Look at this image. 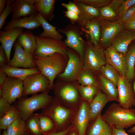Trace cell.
Wrapping results in <instances>:
<instances>
[{
	"mask_svg": "<svg viewBox=\"0 0 135 135\" xmlns=\"http://www.w3.org/2000/svg\"><path fill=\"white\" fill-rule=\"evenodd\" d=\"M102 116L112 127L124 129L135 125V109L123 108L118 103L112 104Z\"/></svg>",
	"mask_w": 135,
	"mask_h": 135,
	"instance_id": "1",
	"label": "cell"
},
{
	"mask_svg": "<svg viewBox=\"0 0 135 135\" xmlns=\"http://www.w3.org/2000/svg\"><path fill=\"white\" fill-rule=\"evenodd\" d=\"M37 67L40 73L47 78L50 81L48 89L53 88L54 82L56 76L62 72L64 69L65 58L61 54L55 53L46 57L33 56Z\"/></svg>",
	"mask_w": 135,
	"mask_h": 135,
	"instance_id": "2",
	"label": "cell"
},
{
	"mask_svg": "<svg viewBox=\"0 0 135 135\" xmlns=\"http://www.w3.org/2000/svg\"><path fill=\"white\" fill-rule=\"evenodd\" d=\"M76 110L66 107L55 98L43 109V114L53 120L56 130L59 131L66 129L71 124H69L71 123Z\"/></svg>",
	"mask_w": 135,
	"mask_h": 135,
	"instance_id": "3",
	"label": "cell"
},
{
	"mask_svg": "<svg viewBox=\"0 0 135 135\" xmlns=\"http://www.w3.org/2000/svg\"><path fill=\"white\" fill-rule=\"evenodd\" d=\"M49 90L42 93L24 98L20 100L16 106L20 116L25 121L35 111L44 109L52 102L54 98L48 94Z\"/></svg>",
	"mask_w": 135,
	"mask_h": 135,
	"instance_id": "4",
	"label": "cell"
},
{
	"mask_svg": "<svg viewBox=\"0 0 135 135\" xmlns=\"http://www.w3.org/2000/svg\"><path fill=\"white\" fill-rule=\"evenodd\" d=\"M36 48L33 56L46 57L59 53L66 58L67 49L64 42L35 35Z\"/></svg>",
	"mask_w": 135,
	"mask_h": 135,
	"instance_id": "5",
	"label": "cell"
},
{
	"mask_svg": "<svg viewBox=\"0 0 135 135\" xmlns=\"http://www.w3.org/2000/svg\"><path fill=\"white\" fill-rule=\"evenodd\" d=\"M83 70L96 71L106 63V60L103 48L96 46L90 41L85 44L84 56Z\"/></svg>",
	"mask_w": 135,
	"mask_h": 135,
	"instance_id": "6",
	"label": "cell"
},
{
	"mask_svg": "<svg viewBox=\"0 0 135 135\" xmlns=\"http://www.w3.org/2000/svg\"><path fill=\"white\" fill-rule=\"evenodd\" d=\"M53 87L56 98L62 104L70 109H77L81 100L77 87L68 84L61 87L56 85Z\"/></svg>",
	"mask_w": 135,
	"mask_h": 135,
	"instance_id": "7",
	"label": "cell"
},
{
	"mask_svg": "<svg viewBox=\"0 0 135 135\" xmlns=\"http://www.w3.org/2000/svg\"><path fill=\"white\" fill-rule=\"evenodd\" d=\"M100 24L101 36L100 44L106 48L112 45L116 36L125 29L124 24L120 20L111 21L97 19Z\"/></svg>",
	"mask_w": 135,
	"mask_h": 135,
	"instance_id": "8",
	"label": "cell"
},
{
	"mask_svg": "<svg viewBox=\"0 0 135 135\" xmlns=\"http://www.w3.org/2000/svg\"><path fill=\"white\" fill-rule=\"evenodd\" d=\"M23 82V96L34 94L39 92H43L49 90L50 81L40 73L30 75Z\"/></svg>",
	"mask_w": 135,
	"mask_h": 135,
	"instance_id": "9",
	"label": "cell"
},
{
	"mask_svg": "<svg viewBox=\"0 0 135 135\" xmlns=\"http://www.w3.org/2000/svg\"><path fill=\"white\" fill-rule=\"evenodd\" d=\"M90 123L89 104L82 99L74 112L71 123L74 126L78 135H85Z\"/></svg>",
	"mask_w": 135,
	"mask_h": 135,
	"instance_id": "10",
	"label": "cell"
},
{
	"mask_svg": "<svg viewBox=\"0 0 135 135\" xmlns=\"http://www.w3.org/2000/svg\"><path fill=\"white\" fill-rule=\"evenodd\" d=\"M1 87L2 90V97L11 104L17 99L23 96V81L15 78L8 76Z\"/></svg>",
	"mask_w": 135,
	"mask_h": 135,
	"instance_id": "11",
	"label": "cell"
},
{
	"mask_svg": "<svg viewBox=\"0 0 135 135\" xmlns=\"http://www.w3.org/2000/svg\"><path fill=\"white\" fill-rule=\"evenodd\" d=\"M117 88L118 102L123 108L128 109L135 106V98L133 90L125 76L120 75Z\"/></svg>",
	"mask_w": 135,
	"mask_h": 135,
	"instance_id": "12",
	"label": "cell"
},
{
	"mask_svg": "<svg viewBox=\"0 0 135 135\" xmlns=\"http://www.w3.org/2000/svg\"><path fill=\"white\" fill-rule=\"evenodd\" d=\"M14 52L8 64L10 67L33 68H37L33 56L26 52L16 40L14 44Z\"/></svg>",
	"mask_w": 135,
	"mask_h": 135,
	"instance_id": "13",
	"label": "cell"
},
{
	"mask_svg": "<svg viewBox=\"0 0 135 135\" xmlns=\"http://www.w3.org/2000/svg\"><path fill=\"white\" fill-rule=\"evenodd\" d=\"M67 54L68 60L66 66L64 71L58 75L60 79L70 81L78 77L80 72L82 66V59L80 56L71 50H67Z\"/></svg>",
	"mask_w": 135,
	"mask_h": 135,
	"instance_id": "14",
	"label": "cell"
},
{
	"mask_svg": "<svg viewBox=\"0 0 135 135\" xmlns=\"http://www.w3.org/2000/svg\"><path fill=\"white\" fill-rule=\"evenodd\" d=\"M75 29L68 27L64 29H59L58 31L66 36V38L64 42L66 46L76 52L82 60L84 56L86 44L80 32Z\"/></svg>",
	"mask_w": 135,
	"mask_h": 135,
	"instance_id": "15",
	"label": "cell"
},
{
	"mask_svg": "<svg viewBox=\"0 0 135 135\" xmlns=\"http://www.w3.org/2000/svg\"><path fill=\"white\" fill-rule=\"evenodd\" d=\"M107 63L112 66L120 75L126 76V61L124 55L118 52L112 45L104 50Z\"/></svg>",
	"mask_w": 135,
	"mask_h": 135,
	"instance_id": "16",
	"label": "cell"
},
{
	"mask_svg": "<svg viewBox=\"0 0 135 135\" xmlns=\"http://www.w3.org/2000/svg\"><path fill=\"white\" fill-rule=\"evenodd\" d=\"M24 30L23 28H15L0 32V42L6 53L8 64L10 60V54L12 46L16 40Z\"/></svg>",
	"mask_w": 135,
	"mask_h": 135,
	"instance_id": "17",
	"label": "cell"
},
{
	"mask_svg": "<svg viewBox=\"0 0 135 135\" xmlns=\"http://www.w3.org/2000/svg\"><path fill=\"white\" fill-rule=\"evenodd\" d=\"M134 40L135 31L125 29L116 36L112 45L118 52L124 55L128 50L129 45Z\"/></svg>",
	"mask_w": 135,
	"mask_h": 135,
	"instance_id": "18",
	"label": "cell"
},
{
	"mask_svg": "<svg viewBox=\"0 0 135 135\" xmlns=\"http://www.w3.org/2000/svg\"><path fill=\"white\" fill-rule=\"evenodd\" d=\"M82 30L88 34L90 42L96 46H99L101 36L100 26L98 20L95 19L79 23Z\"/></svg>",
	"mask_w": 135,
	"mask_h": 135,
	"instance_id": "19",
	"label": "cell"
},
{
	"mask_svg": "<svg viewBox=\"0 0 135 135\" xmlns=\"http://www.w3.org/2000/svg\"><path fill=\"white\" fill-rule=\"evenodd\" d=\"M90 124L86 130L85 135H111L112 128L104 120L101 114Z\"/></svg>",
	"mask_w": 135,
	"mask_h": 135,
	"instance_id": "20",
	"label": "cell"
},
{
	"mask_svg": "<svg viewBox=\"0 0 135 135\" xmlns=\"http://www.w3.org/2000/svg\"><path fill=\"white\" fill-rule=\"evenodd\" d=\"M13 11L11 20L30 16H37L39 14L34 6L30 5L24 0H16L12 4Z\"/></svg>",
	"mask_w": 135,
	"mask_h": 135,
	"instance_id": "21",
	"label": "cell"
},
{
	"mask_svg": "<svg viewBox=\"0 0 135 135\" xmlns=\"http://www.w3.org/2000/svg\"><path fill=\"white\" fill-rule=\"evenodd\" d=\"M41 26V24L36 19V16L32 15L10 20L6 24L3 30L6 31L15 28L32 30Z\"/></svg>",
	"mask_w": 135,
	"mask_h": 135,
	"instance_id": "22",
	"label": "cell"
},
{
	"mask_svg": "<svg viewBox=\"0 0 135 135\" xmlns=\"http://www.w3.org/2000/svg\"><path fill=\"white\" fill-rule=\"evenodd\" d=\"M108 102L106 96L98 90L96 94L89 104L90 123L101 114V111Z\"/></svg>",
	"mask_w": 135,
	"mask_h": 135,
	"instance_id": "23",
	"label": "cell"
},
{
	"mask_svg": "<svg viewBox=\"0 0 135 135\" xmlns=\"http://www.w3.org/2000/svg\"><path fill=\"white\" fill-rule=\"evenodd\" d=\"M0 70L4 72L8 76L17 78L22 81L30 75L40 73L37 68H21L10 67L8 64L0 67Z\"/></svg>",
	"mask_w": 135,
	"mask_h": 135,
	"instance_id": "24",
	"label": "cell"
},
{
	"mask_svg": "<svg viewBox=\"0 0 135 135\" xmlns=\"http://www.w3.org/2000/svg\"><path fill=\"white\" fill-rule=\"evenodd\" d=\"M55 0H36L34 5L36 10L45 20L51 21L54 17Z\"/></svg>",
	"mask_w": 135,
	"mask_h": 135,
	"instance_id": "25",
	"label": "cell"
},
{
	"mask_svg": "<svg viewBox=\"0 0 135 135\" xmlns=\"http://www.w3.org/2000/svg\"><path fill=\"white\" fill-rule=\"evenodd\" d=\"M122 0H113L108 5L99 8L98 19L111 21L118 18L120 6Z\"/></svg>",
	"mask_w": 135,
	"mask_h": 135,
	"instance_id": "26",
	"label": "cell"
},
{
	"mask_svg": "<svg viewBox=\"0 0 135 135\" xmlns=\"http://www.w3.org/2000/svg\"><path fill=\"white\" fill-rule=\"evenodd\" d=\"M17 40L26 52L33 56L36 44L35 35L31 31H24L18 36Z\"/></svg>",
	"mask_w": 135,
	"mask_h": 135,
	"instance_id": "27",
	"label": "cell"
},
{
	"mask_svg": "<svg viewBox=\"0 0 135 135\" xmlns=\"http://www.w3.org/2000/svg\"><path fill=\"white\" fill-rule=\"evenodd\" d=\"M36 17L41 24L44 30L43 32L40 34L39 36L62 40L63 36L56 30V27L50 24L39 13L36 16Z\"/></svg>",
	"mask_w": 135,
	"mask_h": 135,
	"instance_id": "28",
	"label": "cell"
},
{
	"mask_svg": "<svg viewBox=\"0 0 135 135\" xmlns=\"http://www.w3.org/2000/svg\"><path fill=\"white\" fill-rule=\"evenodd\" d=\"M100 86L101 89L106 96L108 102L118 101V91L117 87L113 82L100 76Z\"/></svg>",
	"mask_w": 135,
	"mask_h": 135,
	"instance_id": "29",
	"label": "cell"
},
{
	"mask_svg": "<svg viewBox=\"0 0 135 135\" xmlns=\"http://www.w3.org/2000/svg\"><path fill=\"white\" fill-rule=\"evenodd\" d=\"M73 2L78 6L82 14V20L85 22L98 18L100 12L98 8L79 2L76 0Z\"/></svg>",
	"mask_w": 135,
	"mask_h": 135,
	"instance_id": "30",
	"label": "cell"
},
{
	"mask_svg": "<svg viewBox=\"0 0 135 135\" xmlns=\"http://www.w3.org/2000/svg\"><path fill=\"white\" fill-rule=\"evenodd\" d=\"M124 56L126 66L125 77L130 82L134 78L135 74V44L128 49Z\"/></svg>",
	"mask_w": 135,
	"mask_h": 135,
	"instance_id": "31",
	"label": "cell"
},
{
	"mask_svg": "<svg viewBox=\"0 0 135 135\" xmlns=\"http://www.w3.org/2000/svg\"><path fill=\"white\" fill-rule=\"evenodd\" d=\"M19 112L16 106H11L6 114L0 119V128L6 130L19 116Z\"/></svg>",
	"mask_w": 135,
	"mask_h": 135,
	"instance_id": "32",
	"label": "cell"
},
{
	"mask_svg": "<svg viewBox=\"0 0 135 135\" xmlns=\"http://www.w3.org/2000/svg\"><path fill=\"white\" fill-rule=\"evenodd\" d=\"M100 70L102 76L113 82L117 87L120 75L114 68L106 63Z\"/></svg>",
	"mask_w": 135,
	"mask_h": 135,
	"instance_id": "33",
	"label": "cell"
},
{
	"mask_svg": "<svg viewBox=\"0 0 135 135\" xmlns=\"http://www.w3.org/2000/svg\"><path fill=\"white\" fill-rule=\"evenodd\" d=\"M82 99L89 104L93 100L98 91V87L94 86L81 85L77 86Z\"/></svg>",
	"mask_w": 135,
	"mask_h": 135,
	"instance_id": "34",
	"label": "cell"
},
{
	"mask_svg": "<svg viewBox=\"0 0 135 135\" xmlns=\"http://www.w3.org/2000/svg\"><path fill=\"white\" fill-rule=\"evenodd\" d=\"M6 130L9 135H23L26 132L25 121L19 116Z\"/></svg>",
	"mask_w": 135,
	"mask_h": 135,
	"instance_id": "35",
	"label": "cell"
},
{
	"mask_svg": "<svg viewBox=\"0 0 135 135\" xmlns=\"http://www.w3.org/2000/svg\"><path fill=\"white\" fill-rule=\"evenodd\" d=\"M78 82L84 86H94L98 87V84L95 78L91 71L83 70L78 77Z\"/></svg>",
	"mask_w": 135,
	"mask_h": 135,
	"instance_id": "36",
	"label": "cell"
},
{
	"mask_svg": "<svg viewBox=\"0 0 135 135\" xmlns=\"http://www.w3.org/2000/svg\"><path fill=\"white\" fill-rule=\"evenodd\" d=\"M39 116V115L37 114L28 118L26 132L29 135H43L40 126Z\"/></svg>",
	"mask_w": 135,
	"mask_h": 135,
	"instance_id": "37",
	"label": "cell"
},
{
	"mask_svg": "<svg viewBox=\"0 0 135 135\" xmlns=\"http://www.w3.org/2000/svg\"><path fill=\"white\" fill-rule=\"evenodd\" d=\"M39 121L40 129L43 135L57 131L54 122L48 116L44 114L41 116L39 115Z\"/></svg>",
	"mask_w": 135,
	"mask_h": 135,
	"instance_id": "38",
	"label": "cell"
},
{
	"mask_svg": "<svg viewBox=\"0 0 135 135\" xmlns=\"http://www.w3.org/2000/svg\"><path fill=\"white\" fill-rule=\"evenodd\" d=\"M14 0H7L5 8L0 15V29H2L6 18L8 16L13 12L12 4Z\"/></svg>",
	"mask_w": 135,
	"mask_h": 135,
	"instance_id": "39",
	"label": "cell"
},
{
	"mask_svg": "<svg viewBox=\"0 0 135 135\" xmlns=\"http://www.w3.org/2000/svg\"><path fill=\"white\" fill-rule=\"evenodd\" d=\"M77 1L87 5L99 8L110 4L111 0H76Z\"/></svg>",
	"mask_w": 135,
	"mask_h": 135,
	"instance_id": "40",
	"label": "cell"
},
{
	"mask_svg": "<svg viewBox=\"0 0 135 135\" xmlns=\"http://www.w3.org/2000/svg\"><path fill=\"white\" fill-rule=\"evenodd\" d=\"M135 0H122L119 7L118 17L119 20L124 13L134 5Z\"/></svg>",
	"mask_w": 135,
	"mask_h": 135,
	"instance_id": "41",
	"label": "cell"
},
{
	"mask_svg": "<svg viewBox=\"0 0 135 135\" xmlns=\"http://www.w3.org/2000/svg\"><path fill=\"white\" fill-rule=\"evenodd\" d=\"M135 15V5L131 7L122 14L120 20L124 24Z\"/></svg>",
	"mask_w": 135,
	"mask_h": 135,
	"instance_id": "42",
	"label": "cell"
},
{
	"mask_svg": "<svg viewBox=\"0 0 135 135\" xmlns=\"http://www.w3.org/2000/svg\"><path fill=\"white\" fill-rule=\"evenodd\" d=\"M61 4L67 10L74 12L78 14L80 16L81 20H82V16L81 11L78 6L73 2L70 1L67 4L63 3Z\"/></svg>",
	"mask_w": 135,
	"mask_h": 135,
	"instance_id": "43",
	"label": "cell"
},
{
	"mask_svg": "<svg viewBox=\"0 0 135 135\" xmlns=\"http://www.w3.org/2000/svg\"><path fill=\"white\" fill-rule=\"evenodd\" d=\"M10 104L3 97L0 98V118H2L8 112L10 109Z\"/></svg>",
	"mask_w": 135,
	"mask_h": 135,
	"instance_id": "44",
	"label": "cell"
},
{
	"mask_svg": "<svg viewBox=\"0 0 135 135\" xmlns=\"http://www.w3.org/2000/svg\"><path fill=\"white\" fill-rule=\"evenodd\" d=\"M63 12L65 16L69 18L72 24L76 22L78 23L81 20L80 16L75 12L67 10Z\"/></svg>",
	"mask_w": 135,
	"mask_h": 135,
	"instance_id": "45",
	"label": "cell"
},
{
	"mask_svg": "<svg viewBox=\"0 0 135 135\" xmlns=\"http://www.w3.org/2000/svg\"><path fill=\"white\" fill-rule=\"evenodd\" d=\"M74 127V125L71 124L68 127L64 130L59 131H55L44 135H66Z\"/></svg>",
	"mask_w": 135,
	"mask_h": 135,
	"instance_id": "46",
	"label": "cell"
},
{
	"mask_svg": "<svg viewBox=\"0 0 135 135\" xmlns=\"http://www.w3.org/2000/svg\"><path fill=\"white\" fill-rule=\"evenodd\" d=\"M8 62L6 56L2 46H0V67L6 65Z\"/></svg>",
	"mask_w": 135,
	"mask_h": 135,
	"instance_id": "47",
	"label": "cell"
},
{
	"mask_svg": "<svg viewBox=\"0 0 135 135\" xmlns=\"http://www.w3.org/2000/svg\"><path fill=\"white\" fill-rule=\"evenodd\" d=\"M124 24L125 29L135 31V15Z\"/></svg>",
	"mask_w": 135,
	"mask_h": 135,
	"instance_id": "48",
	"label": "cell"
},
{
	"mask_svg": "<svg viewBox=\"0 0 135 135\" xmlns=\"http://www.w3.org/2000/svg\"><path fill=\"white\" fill-rule=\"evenodd\" d=\"M111 135H131L127 132L124 129L112 127Z\"/></svg>",
	"mask_w": 135,
	"mask_h": 135,
	"instance_id": "49",
	"label": "cell"
},
{
	"mask_svg": "<svg viewBox=\"0 0 135 135\" xmlns=\"http://www.w3.org/2000/svg\"><path fill=\"white\" fill-rule=\"evenodd\" d=\"M8 76L6 74L1 70H0V86H2Z\"/></svg>",
	"mask_w": 135,
	"mask_h": 135,
	"instance_id": "50",
	"label": "cell"
},
{
	"mask_svg": "<svg viewBox=\"0 0 135 135\" xmlns=\"http://www.w3.org/2000/svg\"><path fill=\"white\" fill-rule=\"evenodd\" d=\"M7 0H0V14L4 9V8L7 3Z\"/></svg>",
	"mask_w": 135,
	"mask_h": 135,
	"instance_id": "51",
	"label": "cell"
},
{
	"mask_svg": "<svg viewBox=\"0 0 135 135\" xmlns=\"http://www.w3.org/2000/svg\"><path fill=\"white\" fill-rule=\"evenodd\" d=\"M66 135H78L76 130L75 128L71 130Z\"/></svg>",
	"mask_w": 135,
	"mask_h": 135,
	"instance_id": "52",
	"label": "cell"
},
{
	"mask_svg": "<svg viewBox=\"0 0 135 135\" xmlns=\"http://www.w3.org/2000/svg\"><path fill=\"white\" fill-rule=\"evenodd\" d=\"M127 133L135 134V125L128 130L127 131Z\"/></svg>",
	"mask_w": 135,
	"mask_h": 135,
	"instance_id": "53",
	"label": "cell"
},
{
	"mask_svg": "<svg viewBox=\"0 0 135 135\" xmlns=\"http://www.w3.org/2000/svg\"><path fill=\"white\" fill-rule=\"evenodd\" d=\"M24 1L29 4L34 6L36 0H24Z\"/></svg>",
	"mask_w": 135,
	"mask_h": 135,
	"instance_id": "54",
	"label": "cell"
},
{
	"mask_svg": "<svg viewBox=\"0 0 135 135\" xmlns=\"http://www.w3.org/2000/svg\"><path fill=\"white\" fill-rule=\"evenodd\" d=\"M2 90L1 87H0V98L2 97Z\"/></svg>",
	"mask_w": 135,
	"mask_h": 135,
	"instance_id": "55",
	"label": "cell"
},
{
	"mask_svg": "<svg viewBox=\"0 0 135 135\" xmlns=\"http://www.w3.org/2000/svg\"><path fill=\"white\" fill-rule=\"evenodd\" d=\"M1 135H9L7 133L6 130H4Z\"/></svg>",
	"mask_w": 135,
	"mask_h": 135,
	"instance_id": "56",
	"label": "cell"
},
{
	"mask_svg": "<svg viewBox=\"0 0 135 135\" xmlns=\"http://www.w3.org/2000/svg\"><path fill=\"white\" fill-rule=\"evenodd\" d=\"M133 90L134 94V97L135 98V80L134 82L133 86Z\"/></svg>",
	"mask_w": 135,
	"mask_h": 135,
	"instance_id": "57",
	"label": "cell"
},
{
	"mask_svg": "<svg viewBox=\"0 0 135 135\" xmlns=\"http://www.w3.org/2000/svg\"><path fill=\"white\" fill-rule=\"evenodd\" d=\"M23 135H29L26 132L25 134Z\"/></svg>",
	"mask_w": 135,
	"mask_h": 135,
	"instance_id": "58",
	"label": "cell"
},
{
	"mask_svg": "<svg viewBox=\"0 0 135 135\" xmlns=\"http://www.w3.org/2000/svg\"></svg>",
	"mask_w": 135,
	"mask_h": 135,
	"instance_id": "59",
	"label": "cell"
}]
</instances>
